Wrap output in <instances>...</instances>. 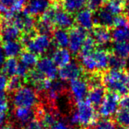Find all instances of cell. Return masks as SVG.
<instances>
[{
  "instance_id": "cell-49",
  "label": "cell",
  "mask_w": 129,
  "mask_h": 129,
  "mask_svg": "<svg viewBox=\"0 0 129 129\" xmlns=\"http://www.w3.org/2000/svg\"><path fill=\"white\" fill-rule=\"evenodd\" d=\"M2 43V40H1V38H0V44Z\"/></svg>"
},
{
  "instance_id": "cell-9",
  "label": "cell",
  "mask_w": 129,
  "mask_h": 129,
  "mask_svg": "<svg viewBox=\"0 0 129 129\" xmlns=\"http://www.w3.org/2000/svg\"><path fill=\"white\" fill-rule=\"evenodd\" d=\"M89 90L86 79L83 77L70 81L69 92L74 102L83 101L87 97Z\"/></svg>"
},
{
  "instance_id": "cell-14",
  "label": "cell",
  "mask_w": 129,
  "mask_h": 129,
  "mask_svg": "<svg viewBox=\"0 0 129 129\" xmlns=\"http://www.w3.org/2000/svg\"><path fill=\"white\" fill-rule=\"evenodd\" d=\"M51 3L50 0H27L23 10L33 17L38 18L49 8Z\"/></svg>"
},
{
  "instance_id": "cell-5",
  "label": "cell",
  "mask_w": 129,
  "mask_h": 129,
  "mask_svg": "<svg viewBox=\"0 0 129 129\" xmlns=\"http://www.w3.org/2000/svg\"><path fill=\"white\" fill-rule=\"evenodd\" d=\"M119 95L107 91L98 108V114L102 118H112L117 112L119 105Z\"/></svg>"
},
{
  "instance_id": "cell-25",
  "label": "cell",
  "mask_w": 129,
  "mask_h": 129,
  "mask_svg": "<svg viewBox=\"0 0 129 129\" xmlns=\"http://www.w3.org/2000/svg\"><path fill=\"white\" fill-rule=\"evenodd\" d=\"M110 51L115 56L127 60L129 58V40L123 42H114Z\"/></svg>"
},
{
  "instance_id": "cell-39",
  "label": "cell",
  "mask_w": 129,
  "mask_h": 129,
  "mask_svg": "<svg viewBox=\"0 0 129 129\" xmlns=\"http://www.w3.org/2000/svg\"><path fill=\"white\" fill-rule=\"evenodd\" d=\"M22 129H44V128L41 123L37 118H35L29 123H27Z\"/></svg>"
},
{
  "instance_id": "cell-32",
  "label": "cell",
  "mask_w": 129,
  "mask_h": 129,
  "mask_svg": "<svg viewBox=\"0 0 129 129\" xmlns=\"http://www.w3.org/2000/svg\"><path fill=\"white\" fill-rule=\"evenodd\" d=\"M111 38L114 42H123L129 40V28L111 29Z\"/></svg>"
},
{
  "instance_id": "cell-35",
  "label": "cell",
  "mask_w": 129,
  "mask_h": 129,
  "mask_svg": "<svg viewBox=\"0 0 129 129\" xmlns=\"http://www.w3.org/2000/svg\"><path fill=\"white\" fill-rule=\"evenodd\" d=\"M113 28H129V20L127 16L123 13L114 16Z\"/></svg>"
},
{
  "instance_id": "cell-4",
  "label": "cell",
  "mask_w": 129,
  "mask_h": 129,
  "mask_svg": "<svg viewBox=\"0 0 129 129\" xmlns=\"http://www.w3.org/2000/svg\"><path fill=\"white\" fill-rule=\"evenodd\" d=\"M52 43V39L50 36L36 33L28 42L24 44V48L40 56L47 52Z\"/></svg>"
},
{
  "instance_id": "cell-38",
  "label": "cell",
  "mask_w": 129,
  "mask_h": 129,
  "mask_svg": "<svg viewBox=\"0 0 129 129\" xmlns=\"http://www.w3.org/2000/svg\"><path fill=\"white\" fill-rule=\"evenodd\" d=\"M30 69L25 66V64H23L22 63H18V66H17V70H16V75H18L19 77L22 78V79L25 80V77L28 74V72Z\"/></svg>"
},
{
  "instance_id": "cell-3",
  "label": "cell",
  "mask_w": 129,
  "mask_h": 129,
  "mask_svg": "<svg viewBox=\"0 0 129 129\" xmlns=\"http://www.w3.org/2000/svg\"><path fill=\"white\" fill-rule=\"evenodd\" d=\"M12 102L15 107L35 108L38 104L39 96L32 87L23 85L14 92L11 93Z\"/></svg>"
},
{
  "instance_id": "cell-16",
  "label": "cell",
  "mask_w": 129,
  "mask_h": 129,
  "mask_svg": "<svg viewBox=\"0 0 129 129\" xmlns=\"http://www.w3.org/2000/svg\"><path fill=\"white\" fill-rule=\"evenodd\" d=\"M91 31V36L93 38L97 46H106L112 40L111 29H109L107 27L94 25Z\"/></svg>"
},
{
  "instance_id": "cell-2",
  "label": "cell",
  "mask_w": 129,
  "mask_h": 129,
  "mask_svg": "<svg viewBox=\"0 0 129 129\" xmlns=\"http://www.w3.org/2000/svg\"><path fill=\"white\" fill-rule=\"evenodd\" d=\"M102 83L107 91L119 96L128 94L123 83V70L108 69L102 74Z\"/></svg>"
},
{
  "instance_id": "cell-40",
  "label": "cell",
  "mask_w": 129,
  "mask_h": 129,
  "mask_svg": "<svg viewBox=\"0 0 129 129\" xmlns=\"http://www.w3.org/2000/svg\"><path fill=\"white\" fill-rule=\"evenodd\" d=\"M8 79L5 74L0 73V93H5L7 90Z\"/></svg>"
},
{
  "instance_id": "cell-24",
  "label": "cell",
  "mask_w": 129,
  "mask_h": 129,
  "mask_svg": "<svg viewBox=\"0 0 129 129\" xmlns=\"http://www.w3.org/2000/svg\"><path fill=\"white\" fill-rule=\"evenodd\" d=\"M19 58L20 62L25 64L29 69H32V68H35L36 66L40 56L35 53L30 52V51L24 49L19 55Z\"/></svg>"
},
{
  "instance_id": "cell-17",
  "label": "cell",
  "mask_w": 129,
  "mask_h": 129,
  "mask_svg": "<svg viewBox=\"0 0 129 129\" xmlns=\"http://www.w3.org/2000/svg\"><path fill=\"white\" fill-rule=\"evenodd\" d=\"M106 94V90L103 85L91 87L88 90L86 100L96 110L102 103Z\"/></svg>"
},
{
  "instance_id": "cell-30",
  "label": "cell",
  "mask_w": 129,
  "mask_h": 129,
  "mask_svg": "<svg viewBox=\"0 0 129 129\" xmlns=\"http://www.w3.org/2000/svg\"><path fill=\"white\" fill-rule=\"evenodd\" d=\"M27 0H0V4L15 12H21L24 9Z\"/></svg>"
},
{
  "instance_id": "cell-1",
  "label": "cell",
  "mask_w": 129,
  "mask_h": 129,
  "mask_svg": "<svg viewBox=\"0 0 129 129\" xmlns=\"http://www.w3.org/2000/svg\"><path fill=\"white\" fill-rule=\"evenodd\" d=\"M99 119L96 110L86 100L76 102L75 109L70 114V125L79 129L92 127Z\"/></svg>"
},
{
  "instance_id": "cell-8",
  "label": "cell",
  "mask_w": 129,
  "mask_h": 129,
  "mask_svg": "<svg viewBox=\"0 0 129 129\" xmlns=\"http://www.w3.org/2000/svg\"><path fill=\"white\" fill-rule=\"evenodd\" d=\"M11 23L14 24L22 34L35 31V19L32 16L28 14L25 10L16 12Z\"/></svg>"
},
{
  "instance_id": "cell-33",
  "label": "cell",
  "mask_w": 129,
  "mask_h": 129,
  "mask_svg": "<svg viewBox=\"0 0 129 129\" xmlns=\"http://www.w3.org/2000/svg\"><path fill=\"white\" fill-rule=\"evenodd\" d=\"M25 80L22 78L19 77L18 75H14L9 78L8 81V85H7V90L9 94L14 92L16 90H18L20 87L25 85Z\"/></svg>"
},
{
  "instance_id": "cell-36",
  "label": "cell",
  "mask_w": 129,
  "mask_h": 129,
  "mask_svg": "<svg viewBox=\"0 0 129 129\" xmlns=\"http://www.w3.org/2000/svg\"><path fill=\"white\" fill-rule=\"evenodd\" d=\"M105 3L106 0H87L86 6L91 12H96L101 8H103Z\"/></svg>"
},
{
  "instance_id": "cell-27",
  "label": "cell",
  "mask_w": 129,
  "mask_h": 129,
  "mask_svg": "<svg viewBox=\"0 0 129 129\" xmlns=\"http://www.w3.org/2000/svg\"><path fill=\"white\" fill-rule=\"evenodd\" d=\"M54 29H55V27H54L53 25L43 21L42 19L38 17L37 18V21H35V30L37 34L45 35L51 37Z\"/></svg>"
},
{
  "instance_id": "cell-50",
  "label": "cell",
  "mask_w": 129,
  "mask_h": 129,
  "mask_svg": "<svg viewBox=\"0 0 129 129\" xmlns=\"http://www.w3.org/2000/svg\"><path fill=\"white\" fill-rule=\"evenodd\" d=\"M125 129H129V127H128V128H125Z\"/></svg>"
},
{
  "instance_id": "cell-47",
  "label": "cell",
  "mask_w": 129,
  "mask_h": 129,
  "mask_svg": "<svg viewBox=\"0 0 129 129\" xmlns=\"http://www.w3.org/2000/svg\"><path fill=\"white\" fill-rule=\"evenodd\" d=\"M124 12H125V15L127 16V17L129 20V0H127L126 6H125V9H124Z\"/></svg>"
},
{
  "instance_id": "cell-48",
  "label": "cell",
  "mask_w": 129,
  "mask_h": 129,
  "mask_svg": "<svg viewBox=\"0 0 129 129\" xmlns=\"http://www.w3.org/2000/svg\"><path fill=\"white\" fill-rule=\"evenodd\" d=\"M52 3H60V0H50Z\"/></svg>"
},
{
  "instance_id": "cell-45",
  "label": "cell",
  "mask_w": 129,
  "mask_h": 129,
  "mask_svg": "<svg viewBox=\"0 0 129 129\" xmlns=\"http://www.w3.org/2000/svg\"><path fill=\"white\" fill-rule=\"evenodd\" d=\"M8 113H2L0 114V127L3 126L7 122H8Z\"/></svg>"
},
{
  "instance_id": "cell-13",
  "label": "cell",
  "mask_w": 129,
  "mask_h": 129,
  "mask_svg": "<svg viewBox=\"0 0 129 129\" xmlns=\"http://www.w3.org/2000/svg\"><path fill=\"white\" fill-rule=\"evenodd\" d=\"M36 69L39 70L47 79H56L58 75V70L56 66L48 56L39 58L36 64Z\"/></svg>"
},
{
  "instance_id": "cell-46",
  "label": "cell",
  "mask_w": 129,
  "mask_h": 129,
  "mask_svg": "<svg viewBox=\"0 0 129 129\" xmlns=\"http://www.w3.org/2000/svg\"><path fill=\"white\" fill-rule=\"evenodd\" d=\"M5 54H4V52H3V50L1 47H0V70L2 69V67H3V63H4L5 61Z\"/></svg>"
},
{
  "instance_id": "cell-31",
  "label": "cell",
  "mask_w": 129,
  "mask_h": 129,
  "mask_svg": "<svg viewBox=\"0 0 129 129\" xmlns=\"http://www.w3.org/2000/svg\"><path fill=\"white\" fill-rule=\"evenodd\" d=\"M109 69H114L118 70H123L127 67V60L115 56L114 54L110 52L109 58Z\"/></svg>"
},
{
  "instance_id": "cell-20",
  "label": "cell",
  "mask_w": 129,
  "mask_h": 129,
  "mask_svg": "<svg viewBox=\"0 0 129 129\" xmlns=\"http://www.w3.org/2000/svg\"><path fill=\"white\" fill-rule=\"evenodd\" d=\"M52 60L56 66L63 67L70 62L71 53L66 47H57L52 52Z\"/></svg>"
},
{
  "instance_id": "cell-41",
  "label": "cell",
  "mask_w": 129,
  "mask_h": 129,
  "mask_svg": "<svg viewBox=\"0 0 129 129\" xmlns=\"http://www.w3.org/2000/svg\"><path fill=\"white\" fill-rule=\"evenodd\" d=\"M70 125L66 123V121L64 120V118H59L52 129H70Z\"/></svg>"
},
{
  "instance_id": "cell-37",
  "label": "cell",
  "mask_w": 129,
  "mask_h": 129,
  "mask_svg": "<svg viewBox=\"0 0 129 129\" xmlns=\"http://www.w3.org/2000/svg\"><path fill=\"white\" fill-rule=\"evenodd\" d=\"M8 99L5 93H0V114L8 113Z\"/></svg>"
},
{
  "instance_id": "cell-18",
  "label": "cell",
  "mask_w": 129,
  "mask_h": 129,
  "mask_svg": "<svg viewBox=\"0 0 129 129\" xmlns=\"http://www.w3.org/2000/svg\"><path fill=\"white\" fill-rule=\"evenodd\" d=\"M114 16L106 8H101L95 12L94 23L95 25L107 27L109 29H113Z\"/></svg>"
},
{
  "instance_id": "cell-28",
  "label": "cell",
  "mask_w": 129,
  "mask_h": 129,
  "mask_svg": "<svg viewBox=\"0 0 129 129\" xmlns=\"http://www.w3.org/2000/svg\"><path fill=\"white\" fill-rule=\"evenodd\" d=\"M114 120L118 127L128 128L129 127V110L125 109L118 110L114 114Z\"/></svg>"
},
{
  "instance_id": "cell-10",
  "label": "cell",
  "mask_w": 129,
  "mask_h": 129,
  "mask_svg": "<svg viewBox=\"0 0 129 129\" xmlns=\"http://www.w3.org/2000/svg\"><path fill=\"white\" fill-rule=\"evenodd\" d=\"M53 24L55 28L66 30H69L74 25H75L74 17L73 15L66 12V10H64L60 4L56 7Z\"/></svg>"
},
{
  "instance_id": "cell-44",
  "label": "cell",
  "mask_w": 129,
  "mask_h": 129,
  "mask_svg": "<svg viewBox=\"0 0 129 129\" xmlns=\"http://www.w3.org/2000/svg\"><path fill=\"white\" fill-rule=\"evenodd\" d=\"M0 129H19V128L16 126V124H14V123H12L11 121H8L3 126L0 127Z\"/></svg>"
},
{
  "instance_id": "cell-11",
  "label": "cell",
  "mask_w": 129,
  "mask_h": 129,
  "mask_svg": "<svg viewBox=\"0 0 129 129\" xmlns=\"http://www.w3.org/2000/svg\"><path fill=\"white\" fill-rule=\"evenodd\" d=\"M22 33L14 24L6 22L2 19L0 22V38L2 43L12 40H20Z\"/></svg>"
},
{
  "instance_id": "cell-23",
  "label": "cell",
  "mask_w": 129,
  "mask_h": 129,
  "mask_svg": "<svg viewBox=\"0 0 129 129\" xmlns=\"http://www.w3.org/2000/svg\"><path fill=\"white\" fill-rule=\"evenodd\" d=\"M87 0H60V3L64 10L74 15L83 9L87 4Z\"/></svg>"
},
{
  "instance_id": "cell-42",
  "label": "cell",
  "mask_w": 129,
  "mask_h": 129,
  "mask_svg": "<svg viewBox=\"0 0 129 129\" xmlns=\"http://www.w3.org/2000/svg\"><path fill=\"white\" fill-rule=\"evenodd\" d=\"M119 105L122 109L129 110V94L123 95L119 100Z\"/></svg>"
},
{
  "instance_id": "cell-22",
  "label": "cell",
  "mask_w": 129,
  "mask_h": 129,
  "mask_svg": "<svg viewBox=\"0 0 129 129\" xmlns=\"http://www.w3.org/2000/svg\"><path fill=\"white\" fill-rule=\"evenodd\" d=\"M52 43L56 47H66L69 45V32L68 30L55 28L51 36Z\"/></svg>"
},
{
  "instance_id": "cell-6",
  "label": "cell",
  "mask_w": 129,
  "mask_h": 129,
  "mask_svg": "<svg viewBox=\"0 0 129 129\" xmlns=\"http://www.w3.org/2000/svg\"><path fill=\"white\" fill-rule=\"evenodd\" d=\"M69 47L70 52L74 56H77L80 52L81 47L85 40L86 37L88 35L87 30L80 28L78 25H74L69 30Z\"/></svg>"
},
{
  "instance_id": "cell-12",
  "label": "cell",
  "mask_w": 129,
  "mask_h": 129,
  "mask_svg": "<svg viewBox=\"0 0 129 129\" xmlns=\"http://www.w3.org/2000/svg\"><path fill=\"white\" fill-rule=\"evenodd\" d=\"M13 116L16 120V126L19 129H22L35 118L34 108L28 107H15L13 110Z\"/></svg>"
},
{
  "instance_id": "cell-7",
  "label": "cell",
  "mask_w": 129,
  "mask_h": 129,
  "mask_svg": "<svg viewBox=\"0 0 129 129\" xmlns=\"http://www.w3.org/2000/svg\"><path fill=\"white\" fill-rule=\"evenodd\" d=\"M85 71L79 61H72L60 67L58 70V76L62 81H72L85 75Z\"/></svg>"
},
{
  "instance_id": "cell-34",
  "label": "cell",
  "mask_w": 129,
  "mask_h": 129,
  "mask_svg": "<svg viewBox=\"0 0 129 129\" xmlns=\"http://www.w3.org/2000/svg\"><path fill=\"white\" fill-rule=\"evenodd\" d=\"M92 129H117L116 123L112 118H102L98 119Z\"/></svg>"
},
{
  "instance_id": "cell-26",
  "label": "cell",
  "mask_w": 129,
  "mask_h": 129,
  "mask_svg": "<svg viewBox=\"0 0 129 129\" xmlns=\"http://www.w3.org/2000/svg\"><path fill=\"white\" fill-rule=\"evenodd\" d=\"M18 61L16 57H8L5 60L2 67V73L7 77H12L16 74V70L18 66Z\"/></svg>"
},
{
  "instance_id": "cell-15",
  "label": "cell",
  "mask_w": 129,
  "mask_h": 129,
  "mask_svg": "<svg viewBox=\"0 0 129 129\" xmlns=\"http://www.w3.org/2000/svg\"><path fill=\"white\" fill-rule=\"evenodd\" d=\"M75 14L76 15L74 16L75 25L87 31H91L95 25L93 12H91L89 9L85 8L80 10Z\"/></svg>"
},
{
  "instance_id": "cell-43",
  "label": "cell",
  "mask_w": 129,
  "mask_h": 129,
  "mask_svg": "<svg viewBox=\"0 0 129 129\" xmlns=\"http://www.w3.org/2000/svg\"><path fill=\"white\" fill-rule=\"evenodd\" d=\"M123 83L127 92L129 93V69L123 70Z\"/></svg>"
},
{
  "instance_id": "cell-19",
  "label": "cell",
  "mask_w": 129,
  "mask_h": 129,
  "mask_svg": "<svg viewBox=\"0 0 129 129\" xmlns=\"http://www.w3.org/2000/svg\"><path fill=\"white\" fill-rule=\"evenodd\" d=\"M111 51L110 49L97 48L94 51L92 56L96 60L97 69L99 71H106L109 69V58Z\"/></svg>"
},
{
  "instance_id": "cell-21",
  "label": "cell",
  "mask_w": 129,
  "mask_h": 129,
  "mask_svg": "<svg viewBox=\"0 0 129 129\" xmlns=\"http://www.w3.org/2000/svg\"><path fill=\"white\" fill-rule=\"evenodd\" d=\"M2 48L4 52L5 56L8 57L19 56L21 52L25 49L21 40H12V41L3 43Z\"/></svg>"
},
{
  "instance_id": "cell-29",
  "label": "cell",
  "mask_w": 129,
  "mask_h": 129,
  "mask_svg": "<svg viewBox=\"0 0 129 129\" xmlns=\"http://www.w3.org/2000/svg\"><path fill=\"white\" fill-rule=\"evenodd\" d=\"M97 47L98 46L96 45V43L92 37L91 35H87L83 43V46L81 47L80 52L77 56H86V55L92 54L94 51L96 49Z\"/></svg>"
}]
</instances>
